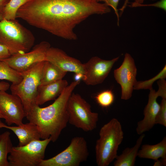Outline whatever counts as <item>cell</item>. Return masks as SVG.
<instances>
[{
  "label": "cell",
  "instance_id": "obj_6",
  "mask_svg": "<svg viewBox=\"0 0 166 166\" xmlns=\"http://www.w3.org/2000/svg\"><path fill=\"white\" fill-rule=\"evenodd\" d=\"M67 109L70 124L85 132L91 131L96 128L98 113L92 112L90 105L80 94L72 93Z\"/></svg>",
  "mask_w": 166,
  "mask_h": 166
},
{
  "label": "cell",
  "instance_id": "obj_1",
  "mask_svg": "<svg viewBox=\"0 0 166 166\" xmlns=\"http://www.w3.org/2000/svg\"><path fill=\"white\" fill-rule=\"evenodd\" d=\"M105 3L94 0H30L18 10L16 18L67 40L77 39L76 26L93 14L109 13Z\"/></svg>",
  "mask_w": 166,
  "mask_h": 166
},
{
  "label": "cell",
  "instance_id": "obj_37",
  "mask_svg": "<svg viewBox=\"0 0 166 166\" xmlns=\"http://www.w3.org/2000/svg\"><path fill=\"white\" fill-rule=\"evenodd\" d=\"M1 118H3V117L2 115L1 114V113H0V122H2V121H1Z\"/></svg>",
  "mask_w": 166,
  "mask_h": 166
},
{
  "label": "cell",
  "instance_id": "obj_29",
  "mask_svg": "<svg viewBox=\"0 0 166 166\" xmlns=\"http://www.w3.org/2000/svg\"><path fill=\"white\" fill-rule=\"evenodd\" d=\"M11 55L7 48L0 43V61H3Z\"/></svg>",
  "mask_w": 166,
  "mask_h": 166
},
{
  "label": "cell",
  "instance_id": "obj_33",
  "mask_svg": "<svg viewBox=\"0 0 166 166\" xmlns=\"http://www.w3.org/2000/svg\"><path fill=\"white\" fill-rule=\"evenodd\" d=\"M128 1L129 0H125L123 6L121 7V8L119 9V10L120 11V12L119 14V17L121 16L123 12H124V10L126 8V6H127V4L128 3Z\"/></svg>",
  "mask_w": 166,
  "mask_h": 166
},
{
  "label": "cell",
  "instance_id": "obj_8",
  "mask_svg": "<svg viewBox=\"0 0 166 166\" xmlns=\"http://www.w3.org/2000/svg\"><path fill=\"white\" fill-rule=\"evenodd\" d=\"M89 155L87 143L81 136H76L68 146L54 156L43 160L39 166H79Z\"/></svg>",
  "mask_w": 166,
  "mask_h": 166
},
{
  "label": "cell",
  "instance_id": "obj_13",
  "mask_svg": "<svg viewBox=\"0 0 166 166\" xmlns=\"http://www.w3.org/2000/svg\"><path fill=\"white\" fill-rule=\"evenodd\" d=\"M46 61L67 73L69 72L84 74L83 63L69 56L59 48L50 47L46 53Z\"/></svg>",
  "mask_w": 166,
  "mask_h": 166
},
{
  "label": "cell",
  "instance_id": "obj_11",
  "mask_svg": "<svg viewBox=\"0 0 166 166\" xmlns=\"http://www.w3.org/2000/svg\"><path fill=\"white\" fill-rule=\"evenodd\" d=\"M119 57L111 60H105L97 56L91 57L83 63L82 80L88 85H94L102 83L108 76Z\"/></svg>",
  "mask_w": 166,
  "mask_h": 166
},
{
  "label": "cell",
  "instance_id": "obj_28",
  "mask_svg": "<svg viewBox=\"0 0 166 166\" xmlns=\"http://www.w3.org/2000/svg\"><path fill=\"white\" fill-rule=\"evenodd\" d=\"M157 83L159 86L157 91L160 94V96L162 98H166V81L165 79H159Z\"/></svg>",
  "mask_w": 166,
  "mask_h": 166
},
{
  "label": "cell",
  "instance_id": "obj_26",
  "mask_svg": "<svg viewBox=\"0 0 166 166\" xmlns=\"http://www.w3.org/2000/svg\"><path fill=\"white\" fill-rule=\"evenodd\" d=\"M128 6L131 7L141 6H154L161 9L166 11V0H160L155 3L148 4H137L133 2L130 5Z\"/></svg>",
  "mask_w": 166,
  "mask_h": 166
},
{
  "label": "cell",
  "instance_id": "obj_30",
  "mask_svg": "<svg viewBox=\"0 0 166 166\" xmlns=\"http://www.w3.org/2000/svg\"><path fill=\"white\" fill-rule=\"evenodd\" d=\"M9 83L5 81H0V91H6L10 88Z\"/></svg>",
  "mask_w": 166,
  "mask_h": 166
},
{
  "label": "cell",
  "instance_id": "obj_2",
  "mask_svg": "<svg viewBox=\"0 0 166 166\" xmlns=\"http://www.w3.org/2000/svg\"><path fill=\"white\" fill-rule=\"evenodd\" d=\"M80 83L74 81L68 85L54 102L45 107L36 105L26 116L30 122L37 127L42 139L50 138L54 142L68 123L67 104L70 96Z\"/></svg>",
  "mask_w": 166,
  "mask_h": 166
},
{
  "label": "cell",
  "instance_id": "obj_7",
  "mask_svg": "<svg viewBox=\"0 0 166 166\" xmlns=\"http://www.w3.org/2000/svg\"><path fill=\"white\" fill-rule=\"evenodd\" d=\"M51 141L49 138L33 141L23 146H13L8 156L9 166H39Z\"/></svg>",
  "mask_w": 166,
  "mask_h": 166
},
{
  "label": "cell",
  "instance_id": "obj_12",
  "mask_svg": "<svg viewBox=\"0 0 166 166\" xmlns=\"http://www.w3.org/2000/svg\"><path fill=\"white\" fill-rule=\"evenodd\" d=\"M0 113L8 125H17L23 123L26 117L25 110L21 99L6 91H0Z\"/></svg>",
  "mask_w": 166,
  "mask_h": 166
},
{
  "label": "cell",
  "instance_id": "obj_27",
  "mask_svg": "<svg viewBox=\"0 0 166 166\" xmlns=\"http://www.w3.org/2000/svg\"><path fill=\"white\" fill-rule=\"evenodd\" d=\"M94 1L99 2H102L105 4L109 7H111L114 10L115 13L117 17V25L119 26V15L118 12L117 6L120 0H94Z\"/></svg>",
  "mask_w": 166,
  "mask_h": 166
},
{
  "label": "cell",
  "instance_id": "obj_19",
  "mask_svg": "<svg viewBox=\"0 0 166 166\" xmlns=\"http://www.w3.org/2000/svg\"><path fill=\"white\" fill-rule=\"evenodd\" d=\"M66 73L51 62L45 61L39 85H45L63 79Z\"/></svg>",
  "mask_w": 166,
  "mask_h": 166
},
{
  "label": "cell",
  "instance_id": "obj_32",
  "mask_svg": "<svg viewBox=\"0 0 166 166\" xmlns=\"http://www.w3.org/2000/svg\"><path fill=\"white\" fill-rule=\"evenodd\" d=\"M10 0H0V12L2 13L3 10Z\"/></svg>",
  "mask_w": 166,
  "mask_h": 166
},
{
  "label": "cell",
  "instance_id": "obj_15",
  "mask_svg": "<svg viewBox=\"0 0 166 166\" xmlns=\"http://www.w3.org/2000/svg\"><path fill=\"white\" fill-rule=\"evenodd\" d=\"M5 128L12 131L16 135L19 140L18 146L26 145L31 142L40 140L41 136L37 126L34 124L29 122L23 123L16 126L7 125L0 122V128Z\"/></svg>",
  "mask_w": 166,
  "mask_h": 166
},
{
  "label": "cell",
  "instance_id": "obj_34",
  "mask_svg": "<svg viewBox=\"0 0 166 166\" xmlns=\"http://www.w3.org/2000/svg\"><path fill=\"white\" fill-rule=\"evenodd\" d=\"M83 75L81 73H75V81H80L83 79Z\"/></svg>",
  "mask_w": 166,
  "mask_h": 166
},
{
  "label": "cell",
  "instance_id": "obj_21",
  "mask_svg": "<svg viewBox=\"0 0 166 166\" xmlns=\"http://www.w3.org/2000/svg\"><path fill=\"white\" fill-rule=\"evenodd\" d=\"M22 73L15 70L4 61H0V79L10 81L12 84L19 83L22 80Z\"/></svg>",
  "mask_w": 166,
  "mask_h": 166
},
{
  "label": "cell",
  "instance_id": "obj_4",
  "mask_svg": "<svg viewBox=\"0 0 166 166\" xmlns=\"http://www.w3.org/2000/svg\"><path fill=\"white\" fill-rule=\"evenodd\" d=\"M34 41L32 33L16 19L0 21V43L7 48L11 55L29 51Z\"/></svg>",
  "mask_w": 166,
  "mask_h": 166
},
{
  "label": "cell",
  "instance_id": "obj_16",
  "mask_svg": "<svg viewBox=\"0 0 166 166\" xmlns=\"http://www.w3.org/2000/svg\"><path fill=\"white\" fill-rule=\"evenodd\" d=\"M68 85L67 81L62 79L45 85H39L36 103L41 105L45 102L55 100Z\"/></svg>",
  "mask_w": 166,
  "mask_h": 166
},
{
  "label": "cell",
  "instance_id": "obj_3",
  "mask_svg": "<svg viewBox=\"0 0 166 166\" xmlns=\"http://www.w3.org/2000/svg\"><path fill=\"white\" fill-rule=\"evenodd\" d=\"M95 146L96 162L98 166H108L117 156V151L124 138L121 124L113 118L104 124L99 132Z\"/></svg>",
  "mask_w": 166,
  "mask_h": 166
},
{
  "label": "cell",
  "instance_id": "obj_5",
  "mask_svg": "<svg viewBox=\"0 0 166 166\" xmlns=\"http://www.w3.org/2000/svg\"><path fill=\"white\" fill-rule=\"evenodd\" d=\"M45 61L37 63L21 72L23 76L22 81L18 84H12L10 86L11 93L21 99L26 116L32 108L37 105L36 100L38 89Z\"/></svg>",
  "mask_w": 166,
  "mask_h": 166
},
{
  "label": "cell",
  "instance_id": "obj_23",
  "mask_svg": "<svg viewBox=\"0 0 166 166\" xmlns=\"http://www.w3.org/2000/svg\"><path fill=\"white\" fill-rule=\"evenodd\" d=\"M96 101L98 104L103 108H108L113 103L115 97L111 90H106L98 93L95 96Z\"/></svg>",
  "mask_w": 166,
  "mask_h": 166
},
{
  "label": "cell",
  "instance_id": "obj_14",
  "mask_svg": "<svg viewBox=\"0 0 166 166\" xmlns=\"http://www.w3.org/2000/svg\"><path fill=\"white\" fill-rule=\"evenodd\" d=\"M150 90L148 102L144 110V117L137 123L136 132L140 135L153 127L160 109V104L157 101V97H160L158 92L153 89Z\"/></svg>",
  "mask_w": 166,
  "mask_h": 166
},
{
  "label": "cell",
  "instance_id": "obj_24",
  "mask_svg": "<svg viewBox=\"0 0 166 166\" xmlns=\"http://www.w3.org/2000/svg\"><path fill=\"white\" fill-rule=\"evenodd\" d=\"M166 77V66H164L162 69L156 75L148 80L137 81L134 87V89H152L153 83L156 80L165 79Z\"/></svg>",
  "mask_w": 166,
  "mask_h": 166
},
{
  "label": "cell",
  "instance_id": "obj_35",
  "mask_svg": "<svg viewBox=\"0 0 166 166\" xmlns=\"http://www.w3.org/2000/svg\"><path fill=\"white\" fill-rule=\"evenodd\" d=\"M145 0H134V2H133L140 4H142L143 3ZM153 1H155L156 0H152Z\"/></svg>",
  "mask_w": 166,
  "mask_h": 166
},
{
  "label": "cell",
  "instance_id": "obj_36",
  "mask_svg": "<svg viewBox=\"0 0 166 166\" xmlns=\"http://www.w3.org/2000/svg\"><path fill=\"white\" fill-rule=\"evenodd\" d=\"M3 19L2 13L0 12V21Z\"/></svg>",
  "mask_w": 166,
  "mask_h": 166
},
{
  "label": "cell",
  "instance_id": "obj_18",
  "mask_svg": "<svg viewBox=\"0 0 166 166\" xmlns=\"http://www.w3.org/2000/svg\"><path fill=\"white\" fill-rule=\"evenodd\" d=\"M137 156L141 158L156 160L160 158L166 159V137L160 142L154 145L145 144L139 150Z\"/></svg>",
  "mask_w": 166,
  "mask_h": 166
},
{
  "label": "cell",
  "instance_id": "obj_22",
  "mask_svg": "<svg viewBox=\"0 0 166 166\" xmlns=\"http://www.w3.org/2000/svg\"><path fill=\"white\" fill-rule=\"evenodd\" d=\"M30 0H10L2 12L3 19L13 20L16 18L19 9Z\"/></svg>",
  "mask_w": 166,
  "mask_h": 166
},
{
  "label": "cell",
  "instance_id": "obj_10",
  "mask_svg": "<svg viewBox=\"0 0 166 166\" xmlns=\"http://www.w3.org/2000/svg\"><path fill=\"white\" fill-rule=\"evenodd\" d=\"M137 69L135 61L130 54L126 53L121 65L114 71V78L121 86V98L129 99L132 97L134 87L137 81Z\"/></svg>",
  "mask_w": 166,
  "mask_h": 166
},
{
  "label": "cell",
  "instance_id": "obj_17",
  "mask_svg": "<svg viewBox=\"0 0 166 166\" xmlns=\"http://www.w3.org/2000/svg\"><path fill=\"white\" fill-rule=\"evenodd\" d=\"M145 136L144 133L140 135L133 147L126 148L121 154L117 155L113 163L114 166H134L138 151Z\"/></svg>",
  "mask_w": 166,
  "mask_h": 166
},
{
  "label": "cell",
  "instance_id": "obj_25",
  "mask_svg": "<svg viewBox=\"0 0 166 166\" xmlns=\"http://www.w3.org/2000/svg\"><path fill=\"white\" fill-rule=\"evenodd\" d=\"M159 111L155 121V124H159L166 127V98H162Z\"/></svg>",
  "mask_w": 166,
  "mask_h": 166
},
{
  "label": "cell",
  "instance_id": "obj_31",
  "mask_svg": "<svg viewBox=\"0 0 166 166\" xmlns=\"http://www.w3.org/2000/svg\"><path fill=\"white\" fill-rule=\"evenodd\" d=\"M166 164V159H162L160 160L159 159L155 160L153 166H165Z\"/></svg>",
  "mask_w": 166,
  "mask_h": 166
},
{
  "label": "cell",
  "instance_id": "obj_20",
  "mask_svg": "<svg viewBox=\"0 0 166 166\" xmlns=\"http://www.w3.org/2000/svg\"><path fill=\"white\" fill-rule=\"evenodd\" d=\"M10 135L7 131L0 135V166H9L7 156L13 147Z\"/></svg>",
  "mask_w": 166,
  "mask_h": 166
},
{
  "label": "cell",
  "instance_id": "obj_9",
  "mask_svg": "<svg viewBox=\"0 0 166 166\" xmlns=\"http://www.w3.org/2000/svg\"><path fill=\"white\" fill-rule=\"evenodd\" d=\"M50 47L48 42L42 41L27 52L11 55L3 61L15 70L22 72L36 63L46 61V53Z\"/></svg>",
  "mask_w": 166,
  "mask_h": 166
}]
</instances>
